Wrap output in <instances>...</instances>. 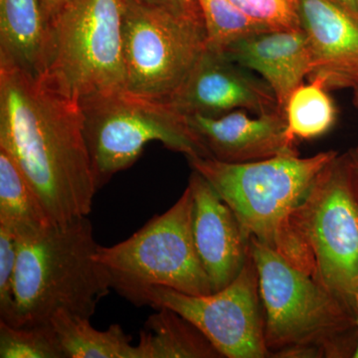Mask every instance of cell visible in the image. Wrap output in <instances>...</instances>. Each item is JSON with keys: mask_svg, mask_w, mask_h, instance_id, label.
Instances as JSON below:
<instances>
[{"mask_svg": "<svg viewBox=\"0 0 358 358\" xmlns=\"http://www.w3.org/2000/svg\"><path fill=\"white\" fill-rule=\"evenodd\" d=\"M0 150L20 167L54 222L91 213L96 189L79 103L41 77L0 67Z\"/></svg>", "mask_w": 358, "mask_h": 358, "instance_id": "1", "label": "cell"}, {"mask_svg": "<svg viewBox=\"0 0 358 358\" xmlns=\"http://www.w3.org/2000/svg\"><path fill=\"white\" fill-rule=\"evenodd\" d=\"M250 252L258 271L268 357H355V310L255 238Z\"/></svg>", "mask_w": 358, "mask_h": 358, "instance_id": "2", "label": "cell"}, {"mask_svg": "<svg viewBox=\"0 0 358 358\" xmlns=\"http://www.w3.org/2000/svg\"><path fill=\"white\" fill-rule=\"evenodd\" d=\"M15 235L17 327L50 322L58 310L91 319L112 282L88 216Z\"/></svg>", "mask_w": 358, "mask_h": 358, "instance_id": "3", "label": "cell"}, {"mask_svg": "<svg viewBox=\"0 0 358 358\" xmlns=\"http://www.w3.org/2000/svg\"><path fill=\"white\" fill-rule=\"evenodd\" d=\"M336 155L329 150L310 157L280 155L244 164L186 159L232 209L247 236L313 277L312 259L292 227L291 215L317 174Z\"/></svg>", "mask_w": 358, "mask_h": 358, "instance_id": "4", "label": "cell"}, {"mask_svg": "<svg viewBox=\"0 0 358 358\" xmlns=\"http://www.w3.org/2000/svg\"><path fill=\"white\" fill-rule=\"evenodd\" d=\"M189 186L166 212L155 216L121 243L99 245L96 259L109 273L112 289L141 307L143 294L164 287L192 294L213 293L195 247Z\"/></svg>", "mask_w": 358, "mask_h": 358, "instance_id": "5", "label": "cell"}, {"mask_svg": "<svg viewBox=\"0 0 358 358\" xmlns=\"http://www.w3.org/2000/svg\"><path fill=\"white\" fill-rule=\"evenodd\" d=\"M124 0H74L50 22L42 79L77 103L126 91Z\"/></svg>", "mask_w": 358, "mask_h": 358, "instance_id": "6", "label": "cell"}, {"mask_svg": "<svg viewBox=\"0 0 358 358\" xmlns=\"http://www.w3.org/2000/svg\"><path fill=\"white\" fill-rule=\"evenodd\" d=\"M80 108L96 192L133 166L152 141L186 157L212 159L187 117L169 103L122 91L91 96Z\"/></svg>", "mask_w": 358, "mask_h": 358, "instance_id": "7", "label": "cell"}, {"mask_svg": "<svg viewBox=\"0 0 358 358\" xmlns=\"http://www.w3.org/2000/svg\"><path fill=\"white\" fill-rule=\"evenodd\" d=\"M291 224L312 259L313 279L357 315L358 196L345 154L317 174Z\"/></svg>", "mask_w": 358, "mask_h": 358, "instance_id": "8", "label": "cell"}, {"mask_svg": "<svg viewBox=\"0 0 358 358\" xmlns=\"http://www.w3.org/2000/svg\"><path fill=\"white\" fill-rule=\"evenodd\" d=\"M126 91L169 103L207 49L203 23L124 0Z\"/></svg>", "mask_w": 358, "mask_h": 358, "instance_id": "9", "label": "cell"}, {"mask_svg": "<svg viewBox=\"0 0 358 358\" xmlns=\"http://www.w3.org/2000/svg\"><path fill=\"white\" fill-rule=\"evenodd\" d=\"M141 306L167 308L192 322L226 358L268 357L259 275L250 252L241 272L220 291L192 296L154 287Z\"/></svg>", "mask_w": 358, "mask_h": 358, "instance_id": "10", "label": "cell"}, {"mask_svg": "<svg viewBox=\"0 0 358 358\" xmlns=\"http://www.w3.org/2000/svg\"><path fill=\"white\" fill-rule=\"evenodd\" d=\"M169 103L181 114L210 117L237 110L256 115L281 110L274 92L262 78L222 52L208 48Z\"/></svg>", "mask_w": 358, "mask_h": 358, "instance_id": "11", "label": "cell"}, {"mask_svg": "<svg viewBox=\"0 0 358 358\" xmlns=\"http://www.w3.org/2000/svg\"><path fill=\"white\" fill-rule=\"evenodd\" d=\"M188 186L193 196L195 247L212 291H220L243 268L251 238L244 232L232 209L201 174L193 171Z\"/></svg>", "mask_w": 358, "mask_h": 358, "instance_id": "12", "label": "cell"}, {"mask_svg": "<svg viewBox=\"0 0 358 358\" xmlns=\"http://www.w3.org/2000/svg\"><path fill=\"white\" fill-rule=\"evenodd\" d=\"M301 28L312 56L308 80L327 89L358 88V18L336 0H300Z\"/></svg>", "mask_w": 358, "mask_h": 358, "instance_id": "13", "label": "cell"}, {"mask_svg": "<svg viewBox=\"0 0 358 358\" xmlns=\"http://www.w3.org/2000/svg\"><path fill=\"white\" fill-rule=\"evenodd\" d=\"M186 117L212 159L219 162L244 164L280 155H300L296 141L289 136L286 115L281 110L256 117H250L244 110L216 117Z\"/></svg>", "mask_w": 358, "mask_h": 358, "instance_id": "14", "label": "cell"}, {"mask_svg": "<svg viewBox=\"0 0 358 358\" xmlns=\"http://www.w3.org/2000/svg\"><path fill=\"white\" fill-rule=\"evenodd\" d=\"M223 53L262 78L284 113L291 94L312 72L310 46L301 28L256 33L235 42Z\"/></svg>", "mask_w": 358, "mask_h": 358, "instance_id": "15", "label": "cell"}, {"mask_svg": "<svg viewBox=\"0 0 358 358\" xmlns=\"http://www.w3.org/2000/svg\"><path fill=\"white\" fill-rule=\"evenodd\" d=\"M50 25L41 0H0V67L43 74Z\"/></svg>", "mask_w": 358, "mask_h": 358, "instance_id": "16", "label": "cell"}, {"mask_svg": "<svg viewBox=\"0 0 358 358\" xmlns=\"http://www.w3.org/2000/svg\"><path fill=\"white\" fill-rule=\"evenodd\" d=\"M141 331V358H219L220 352L192 322L171 308H157Z\"/></svg>", "mask_w": 358, "mask_h": 358, "instance_id": "17", "label": "cell"}, {"mask_svg": "<svg viewBox=\"0 0 358 358\" xmlns=\"http://www.w3.org/2000/svg\"><path fill=\"white\" fill-rule=\"evenodd\" d=\"M90 320L65 310L51 317L65 358H141L140 348L131 343L120 324L99 331Z\"/></svg>", "mask_w": 358, "mask_h": 358, "instance_id": "18", "label": "cell"}, {"mask_svg": "<svg viewBox=\"0 0 358 358\" xmlns=\"http://www.w3.org/2000/svg\"><path fill=\"white\" fill-rule=\"evenodd\" d=\"M54 222L41 199L10 155L0 150V225L15 234Z\"/></svg>", "mask_w": 358, "mask_h": 358, "instance_id": "19", "label": "cell"}, {"mask_svg": "<svg viewBox=\"0 0 358 358\" xmlns=\"http://www.w3.org/2000/svg\"><path fill=\"white\" fill-rule=\"evenodd\" d=\"M320 79L301 84L289 96L285 107L287 131L294 141L313 140L324 136L336 120V108Z\"/></svg>", "mask_w": 358, "mask_h": 358, "instance_id": "20", "label": "cell"}, {"mask_svg": "<svg viewBox=\"0 0 358 358\" xmlns=\"http://www.w3.org/2000/svg\"><path fill=\"white\" fill-rule=\"evenodd\" d=\"M203 16L207 48L223 52L239 40L268 28L254 22L230 0H197Z\"/></svg>", "mask_w": 358, "mask_h": 358, "instance_id": "21", "label": "cell"}, {"mask_svg": "<svg viewBox=\"0 0 358 358\" xmlns=\"http://www.w3.org/2000/svg\"><path fill=\"white\" fill-rule=\"evenodd\" d=\"M0 357L65 358L51 322L14 327L0 322Z\"/></svg>", "mask_w": 358, "mask_h": 358, "instance_id": "22", "label": "cell"}, {"mask_svg": "<svg viewBox=\"0 0 358 358\" xmlns=\"http://www.w3.org/2000/svg\"><path fill=\"white\" fill-rule=\"evenodd\" d=\"M254 22L270 30L301 29L300 0H230Z\"/></svg>", "mask_w": 358, "mask_h": 358, "instance_id": "23", "label": "cell"}, {"mask_svg": "<svg viewBox=\"0 0 358 358\" xmlns=\"http://www.w3.org/2000/svg\"><path fill=\"white\" fill-rule=\"evenodd\" d=\"M17 240L15 233L0 225V322L18 326L15 296Z\"/></svg>", "mask_w": 358, "mask_h": 358, "instance_id": "24", "label": "cell"}, {"mask_svg": "<svg viewBox=\"0 0 358 358\" xmlns=\"http://www.w3.org/2000/svg\"><path fill=\"white\" fill-rule=\"evenodd\" d=\"M134 1L152 8L162 9L181 17L204 24L203 16L197 0H134Z\"/></svg>", "mask_w": 358, "mask_h": 358, "instance_id": "25", "label": "cell"}, {"mask_svg": "<svg viewBox=\"0 0 358 358\" xmlns=\"http://www.w3.org/2000/svg\"><path fill=\"white\" fill-rule=\"evenodd\" d=\"M74 0H41L42 6H43L44 13L46 14L49 25L56 16L58 15L63 9L66 8Z\"/></svg>", "mask_w": 358, "mask_h": 358, "instance_id": "26", "label": "cell"}, {"mask_svg": "<svg viewBox=\"0 0 358 358\" xmlns=\"http://www.w3.org/2000/svg\"><path fill=\"white\" fill-rule=\"evenodd\" d=\"M346 157H348V164H350V169L355 179V188H357L358 196V145L350 148L348 152H345Z\"/></svg>", "mask_w": 358, "mask_h": 358, "instance_id": "27", "label": "cell"}, {"mask_svg": "<svg viewBox=\"0 0 358 358\" xmlns=\"http://www.w3.org/2000/svg\"><path fill=\"white\" fill-rule=\"evenodd\" d=\"M339 4L345 7L348 11H350L353 15L358 18V3L357 0H336Z\"/></svg>", "mask_w": 358, "mask_h": 358, "instance_id": "28", "label": "cell"}, {"mask_svg": "<svg viewBox=\"0 0 358 358\" xmlns=\"http://www.w3.org/2000/svg\"><path fill=\"white\" fill-rule=\"evenodd\" d=\"M353 102L355 107L358 108V88L353 90Z\"/></svg>", "mask_w": 358, "mask_h": 358, "instance_id": "29", "label": "cell"}, {"mask_svg": "<svg viewBox=\"0 0 358 358\" xmlns=\"http://www.w3.org/2000/svg\"><path fill=\"white\" fill-rule=\"evenodd\" d=\"M357 324H358V296H357ZM355 357H358V345L357 352H355Z\"/></svg>", "mask_w": 358, "mask_h": 358, "instance_id": "30", "label": "cell"}, {"mask_svg": "<svg viewBox=\"0 0 358 358\" xmlns=\"http://www.w3.org/2000/svg\"><path fill=\"white\" fill-rule=\"evenodd\" d=\"M357 3H358V0H357Z\"/></svg>", "mask_w": 358, "mask_h": 358, "instance_id": "31", "label": "cell"}]
</instances>
